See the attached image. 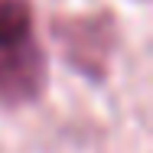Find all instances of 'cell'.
<instances>
[{
	"label": "cell",
	"mask_w": 153,
	"mask_h": 153,
	"mask_svg": "<svg viewBox=\"0 0 153 153\" xmlns=\"http://www.w3.org/2000/svg\"><path fill=\"white\" fill-rule=\"evenodd\" d=\"M56 42L68 65L101 82L108 75V62L117 46V23L111 13L65 16V20H56Z\"/></svg>",
	"instance_id": "1"
},
{
	"label": "cell",
	"mask_w": 153,
	"mask_h": 153,
	"mask_svg": "<svg viewBox=\"0 0 153 153\" xmlns=\"http://www.w3.org/2000/svg\"><path fill=\"white\" fill-rule=\"evenodd\" d=\"M46 85V56L42 49L23 39L0 49V104H26L39 98Z\"/></svg>",
	"instance_id": "2"
},
{
	"label": "cell",
	"mask_w": 153,
	"mask_h": 153,
	"mask_svg": "<svg viewBox=\"0 0 153 153\" xmlns=\"http://www.w3.org/2000/svg\"><path fill=\"white\" fill-rule=\"evenodd\" d=\"M33 7L26 0H0V49L30 39Z\"/></svg>",
	"instance_id": "3"
}]
</instances>
